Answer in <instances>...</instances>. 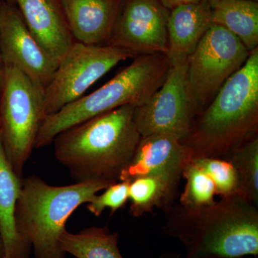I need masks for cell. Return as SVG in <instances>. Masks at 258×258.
Returning a JSON list of instances; mask_svg holds the SVG:
<instances>
[{
    "instance_id": "1",
    "label": "cell",
    "mask_w": 258,
    "mask_h": 258,
    "mask_svg": "<svg viewBox=\"0 0 258 258\" xmlns=\"http://www.w3.org/2000/svg\"><path fill=\"white\" fill-rule=\"evenodd\" d=\"M164 212L163 232L182 244L184 258L257 257L258 207L242 195L200 209L174 204Z\"/></svg>"
},
{
    "instance_id": "2",
    "label": "cell",
    "mask_w": 258,
    "mask_h": 258,
    "mask_svg": "<svg viewBox=\"0 0 258 258\" xmlns=\"http://www.w3.org/2000/svg\"><path fill=\"white\" fill-rule=\"evenodd\" d=\"M133 105L115 108L66 129L54 139L56 159L76 182L120 181L142 137Z\"/></svg>"
},
{
    "instance_id": "3",
    "label": "cell",
    "mask_w": 258,
    "mask_h": 258,
    "mask_svg": "<svg viewBox=\"0 0 258 258\" xmlns=\"http://www.w3.org/2000/svg\"><path fill=\"white\" fill-rule=\"evenodd\" d=\"M258 47L195 120L183 143L193 157L226 159L257 135Z\"/></svg>"
},
{
    "instance_id": "4",
    "label": "cell",
    "mask_w": 258,
    "mask_h": 258,
    "mask_svg": "<svg viewBox=\"0 0 258 258\" xmlns=\"http://www.w3.org/2000/svg\"><path fill=\"white\" fill-rule=\"evenodd\" d=\"M114 182L105 180L52 186L32 175L22 179L15 209L20 237L32 247L35 258H64L60 237L75 210Z\"/></svg>"
},
{
    "instance_id": "5",
    "label": "cell",
    "mask_w": 258,
    "mask_h": 258,
    "mask_svg": "<svg viewBox=\"0 0 258 258\" xmlns=\"http://www.w3.org/2000/svg\"><path fill=\"white\" fill-rule=\"evenodd\" d=\"M169 68L165 54L136 56L132 63L101 88L45 116L35 149L48 147L61 132L97 115L125 105L143 104L161 87Z\"/></svg>"
},
{
    "instance_id": "6",
    "label": "cell",
    "mask_w": 258,
    "mask_h": 258,
    "mask_svg": "<svg viewBox=\"0 0 258 258\" xmlns=\"http://www.w3.org/2000/svg\"><path fill=\"white\" fill-rule=\"evenodd\" d=\"M45 90L20 70L4 64L0 88V137L19 177L35 149L45 114Z\"/></svg>"
},
{
    "instance_id": "7",
    "label": "cell",
    "mask_w": 258,
    "mask_h": 258,
    "mask_svg": "<svg viewBox=\"0 0 258 258\" xmlns=\"http://www.w3.org/2000/svg\"><path fill=\"white\" fill-rule=\"evenodd\" d=\"M249 52L237 37L213 23L186 59L188 92L197 118Z\"/></svg>"
},
{
    "instance_id": "8",
    "label": "cell",
    "mask_w": 258,
    "mask_h": 258,
    "mask_svg": "<svg viewBox=\"0 0 258 258\" xmlns=\"http://www.w3.org/2000/svg\"><path fill=\"white\" fill-rule=\"evenodd\" d=\"M132 57L133 54L120 47L95 46L74 41L59 61L45 89L46 116L79 99L116 64Z\"/></svg>"
},
{
    "instance_id": "9",
    "label": "cell",
    "mask_w": 258,
    "mask_h": 258,
    "mask_svg": "<svg viewBox=\"0 0 258 258\" xmlns=\"http://www.w3.org/2000/svg\"><path fill=\"white\" fill-rule=\"evenodd\" d=\"M141 137L159 134L184 142L197 119L188 92L186 61L170 66L160 88L143 104L134 108Z\"/></svg>"
},
{
    "instance_id": "10",
    "label": "cell",
    "mask_w": 258,
    "mask_h": 258,
    "mask_svg": "<svg viewBox=\"0 0 258 258\" xmlns=\"http://www.w3.org/2000/svg\"><path fill=\"white\" fill-rule=\"evenodd\" d=\"M169 12L159 0H123L108 45L134 56L166 54Z\"/></svg>"
},
{
    "instance_id": "11",
    "label": "cell",
    "mask_w": 258,
    "mask_h": 258,
    "mask_svg": "<svg viewBox=\"0 0 258 258\" xmlns=\"http://www.w3.org/2000/svg\"><path fill=\"white\" fill-rule=\"evenodd\" d=\"M0 50L4 64L15 66L44 90L58 64L29 30L9 0L0 3Z\"/></svg>"
},
{
    "instance_id": "12",
    "label": "cell",
    "mask_w": 258,
    "mask_h": 258,
    "mask_svg": "<svg viewBox=\"0 0 258 258\" xmlns=\"http://www.w3.org/2000/svg\"><path fill=\"white\" fill-rule=\"evenodd\" d=\"M74 41L109 43L123 0H59Z\"/></svg>"
},
{
    "instance_id": "13",
    "label": "cell",
    "mask_w": 258,
    "mask_h": 258,
    "mask_svg": "<svg viewBox=\"0 0 258 258\" xmlns=\"http://www.w3.org/2000/svg\"><path fill=\"white\" fill-rule=\"evenodd\" d=\"M192 157L191 149L173 137L159 134L142 137L120 181L130 182L135 178L149 174H172L182 177L183 169Z\"/></svg>"
},
{
    "instance_id": "14",
    "label": "cell",
    "mask_w": 258,
    "mask_h": 258,
    "mask_svg": "<svg viewBox=\"0 0 258 258\" xmlns=\"http://www.w3.org/2000/svg\"><path fill=\"white\" fill-rule=\"evenodd\" d=\"M34 37L57 62L74 42L59 0H9Z\"/></svg>"
},
{
    "instance_id": "15",
    "label": "cell",
    "mask_w": 258,
    "mask_h": 258,
    "mask_svg": "<svg viewBox=\"0 0 258 258\" xmlns=\"http://www.w3.org/2000/svg\"><path fill=\"white\" fill-rule=\"evenodd\" d=\"M212 24V8L207 0L170 10L166 54L169 64L186 61Z\"/></svg>"
},
{
    "instance_id": "16",
    "label": "cell",
    "mask_w": 258,
    "mask_h": 258,
    "mask_svg": "<svg viewBox=\"0 0 258 258\" xmlns=\"http://www.w3.org/2000/svg\"><path fill=\"white\" fill-rule=\"evenodd\" d=\"M22 179L7 158L0 137V238L4 258H30L32 247L24 242L15 221V209Z\"/></svg>"
},
{
    "instance_id": "17",
    "label": "cell",
    "mask_w": 258,
    "mask_h": 258,
    "mask_svg": "<svg viewBox=\"0 0 258 258\" xmlns=\"http://www.w3.org/2000/svg\"><path fill=\"white\" fill-rule=\"evenodd\" d=\"M181 178L172 174H149L131 181L128 191L131 215L140 217L155 208L166 212L174 204Z\"/></svg>"
},
{
    "instance_id": "18",
    "label": "cell",
    "mask_w": 258,
    "mask_h": 258,
    "mask_svg": "<svg viewBox=\"0 0 258 258\" xmlns=\"http://www.w3.org/2000/svg\"><path fill=\"white\" fill-rule=\"evenodd\" d=\"M212 23L233 34L249 52L257 48V2L220 0L212 9Z\"/></svg>"
},
{
    "instance_id": "19",
    "label": "cell",
    "mask_w": 258,
    "mask_h": 258,
    "mask_svg": "<svg viewBox=\"0 0 258 258\" xmlns=\"http://www.w3.org/2000/svg\"><path fill=\"white\" fill-rule=\"evenodd\" d=\"M118 234L107 226L87 227L72 233L66 230L60 237L66 254L76 258H123L118 247Z\"/></svg>"
},
{
    "instance_id": "20",
    "label": "cell",
    "mask_w": 258,
    "mask_h": 258,
    "mask_svg": "<svg viewBox=\"0 0 258 258\" xmlns=\"http://www.w3.org/2000/svg\"><path fill=\"white\" fill-rule=\"evenodd\" d=\"M225 159L233 164L240 176V195L258 207L257 135L230 153Z\"/></svg>"
},
{
    "instance_id": "21",
    "label": "cell",
    "mask_w": 258,
    "mask_h": 258,
    "mask_svg": "<svg viewBox=\"0 0 258 258\" xmlns=\"http://www.w3.org/2000/svg\"><path fill=\"white\" fill-rule=\"evenodd\" d=\"M184 189L180 195L179 205L187 209H200L216 203V189L210 177L192 161L190 160L182 171Z\"/></svg>"
},
{
    "instance_id": "22",
    "label": "cell",
    "mask_w": 258,
    "mask_h": 258,
    "mask_svg": "<svg viewBox=\"0 0 258 258\" xmlns=\"http://www.w3.org/2000/svg\"><path fill=\"white\" fill-rule=\"evenodd\" d=\"M191 161L211 178L215 185L216 195L227 198L240 195V176L230 161L207 157H194Z\"/></svg>"
},
{
    "instance_id": "23",
    "label": "cell",
    "mask_w": 258,
    "mask_h": 258,
    "mask_svg": "<svg viewBox=\"0 0 258 258\" xmlns=\"http://www.w3.org/2000/svg\"><path fill=\"white\" fill-rule=\"evenodd\" d=\"M128 181H120L110 185L104 192L97 194L88 203L86 208L96 217H100L105 209L111 210V215L123 208L128 200Z\"/></svg>"
},
{
    "instance_id": "24",
    "label": "cell",
    "mask_w": 258,
    "mask_h": 258,
    "mask_svg": "<svg viewBox=\"0 0 258 258\" xmlns=\"http://www.w3.org/2000/svg\"><path fill=\"white\" fill-rule=\"evenodd\" d=\"M159 1L166 10H171L181 5L195 4V3H201L204 0H159Z\"/></svg>"
},
{
    "instance_id": "25",
    "label": "cell",
    "mask_w": 258,
    "mask_h": 258,
    "mask_svg": "<svg viewBox=\"0 0 258 258\" xmlns=\"http://www.w3.org/2000/svg\"><path fill=\"white\" fill-rule=\"evenodd\" d=\"M3 74H4V62H3V56L0 50V88L3 82Z\"/></svg>"
},
{
    "instance_id": "26",
    "label": "cell",
    "mask_w": 258,
    "mask_h": 258,
    "mask_svg": "<svg viewBox=\"0 0 258 258\" xmlns=\"http://www.w3.org/2000/svg\"><path fill=\"white\" fill-rule=\"evenodd\" d=\"M160 258H181V257L176 252H169L163 254Z\"/></svg>"
},
{
    "instance_id": "27",
    "label": "cell",
    "mask_w": 258,
    "mask_h": 258,
    "mask_svg": "<svg viewBox=\"0 0 258 258\" xmlns=\"http://www.w3.org/2000/svg\"><path fill=\"white\" fill-rule=\"evenodd\" d=\"M207 1H208L209 5H210L212 9H214L220 0H207Z\"/></svg>"
},
{
    "instance_id": "28",
    "label": "cell",
    "mask_w": 258,
    "mask_h": 258,
    "mask_svg": "<svg viewBox=\"0 0 258 258\" xmlns=\"http://www.w3.org/2000/svg\"><path fill=\"white\" fill-rule=\"evenodd\" d=\"M0 258H4V247H3L1 238H0Z\"/></svg>"
},
{
    "instance_id": "29",
    "label": "cell",
    "mask_w": 258,
    "mask_h": 258,
    "mask_svg": "<svg viewBox=\"0 0 258 258\" xmlns=\"http://www.w3.org/2000/svg\"><path fill=\"white\" fill-rule=\"evenodd\" d=\"M249 1L257 2L258 0H249Z\"/></svg>"
},
{
    "instance_id": "30",
    "label": "cell",
    "mask_w": 258,
    "mask_h": 258,
    "mask_svg": "<svg viewBox=\"0 0 258 258\" xmlns=\"http://www.w3.org/2000/svg\"><path fill=\"white\" fill-rule=\"evenodd\" d=\"M1 2H2V0H0V3H1Z\"/></svg>"
}]
</instances>
